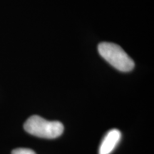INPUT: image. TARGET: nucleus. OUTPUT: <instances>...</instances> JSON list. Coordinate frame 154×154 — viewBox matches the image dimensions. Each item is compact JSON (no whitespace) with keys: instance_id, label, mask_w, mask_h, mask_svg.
Listing matches in <instances>:
<instances>
[{"instance_id":"obj_1","label":"nucleus","mask_w":154,"mask_h":154,"mask_svg":"<svg viewBox=\"0 0 154 154\" xmlns=\"http://www.w3.org/2000/svg\"><path fill=\"white\" fill-rule=\"evenodd\" d=\"M98 51L106 61L120 72H128L134 68V61L118 44L102 42L98 46Z\"/></svg>"},{"instance_id":"obj_2","label":"nucleus","mask_w":154,"mask_h":154,"mask_svg":"<svg viewBox=\"0 0 154 154\" xmlns=\"http://www.w3.org/2000/svg\"><path fill=\"white\" fill-rule=\"evenodd\" d=\"M24 130L38 138L52 139L60 136L63 132V125L59 121H49L38 116H32L24 125Z\"/></svg>"},{"instance_id":"obj_3","label":"nucleus","mask_w":154,"mask_h":154,"mask_svg":"<svg viewBox=\"0 0 154 154\" xmlns=\"http://www.w3.org/2000/svg\"><path fill=\"white\" fill-rule=\"evenodd\" d=\"M121 138L120 131L117 129L109 131L100 145L99 154H110L112 153L120 141Z\"/></svg>"},{"instance_id":"obj_4","label":"nucleus","mask_w":154,"mask_h":154,"mask_svg":"<svg viewBox=\"0 0 154 154\" xmlns=\"http://www.w3.org/2000/svg\"><path fill=\"white\" fill-rule=\"evenodd\" d=\"M11 154H36L33 150L29 149H24V148H19L13 150Z\"/></svg>"}]
</instances>
